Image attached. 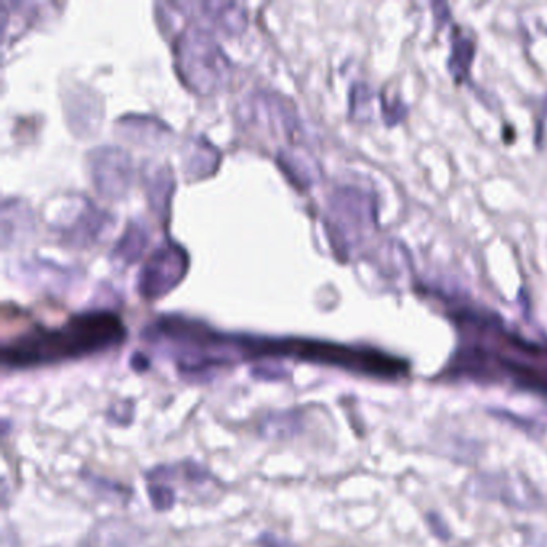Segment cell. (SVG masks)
Segmentation results:
<instances>
[{
  "label": "cell",
  "instance_id": "6da1fadb",
  "mask_svg": "<svg viewBox=\"0 0 547 547\" xmlns=\"http://www.w3.org/2000/svg\"><path fill=\"white\" fill-rule=\"evenodd\" d=\"M125 336L127 329L116 313L82 312L61 326H37L3 343L2 365L8 369H29L79 360L119 345Z\"/></svg>",
  "mask_w": 547,
  "mask_h": 547
},
{
  "label": "cell",
  "instance_id": "7a4b0ae2",
  "mask_svg": "<svg viewBox=\"0 0 547 547\" xmlns=\"http://www.w3.org/2000/svg\"><path fill=\"white\" fill-rule=\"evenodd\" d=\"M173 58L182 82L195 94H214L230 79L228 58L215 39L197 24H188L178 32Z\"/></svg>",
  "mask_w": 547,
  "mask_h": 547
},
{
  "label": "cell",
  "instance_id": "3957f363",
  "mask_svg": "<svg viewBox=\"0 0 547 547\" xmlns=\"http://www.w3.org/2000/svg\"><path fill=\"white\" fill-rule=\"evenodd\" d=\"M190 255L183 246L167 239L148 255L138 273L137 288L144 299H159L185 278Z\"/></svg>",
  "mask_w": 547,
  "mask_h": 547
},
{
  "label": "cell",
  "instance_id": "277c9868",
  "mask_svg": "<svg viewBox=\"0 0 547 547\" xmlns=\"http://www.w3.org/2000/svg\"><path fill=\"white\" fill-rule=\"evenodd\" d=\"M92 183L101 196L119 200L133 180L132 159L119 147H98L87 153Z\"/></svg>",
  "mask_w": 547,
  "mask_h": 547
},
{
  "label": "cell",
  "instance_id": "5b68a950",
  "mask_svg": "<svg viewBox=\"0 0 547 547\" xmlns=\"http://www.w3.org/2000/svg\"><path fill=\"white\" fill-rule=\"evenodd\" d=\"M202 21L212 24L226 34H238L246 28L248 13L239 2H186Z\"/></svg>",
  "mask_w": 547,
  "mask_h": 547
},
{
  "label": "cell",
  "instance_id": "8992f818",
  "mask_svg": "<svg viewBox=\"0 0 547 547\" xmlns=\"http://www.w3.org/2000/svg\"><path fill=\"white\" fill-rule=\"evenodd\" d=\"M302 414L295 409L272 411L259 422L257 432L265 440H289L302 432Z\"/></svg>",
  "mask_w": 547,
  "mask_h": 547
},
{
  "label": "cell",
  "instance_id": "52a82bcc",
  "mask_svg": "<svg viewBox=\"0 0 547 547\" xmlns=\"http://www.w3.org/2000/svg\"><path fill=\"white\" fill-rule=\"evenodd\" d=\"M171 478L172 471L169 466L154 467L147 473L148 500L156 512H167L175 506V490L167 483Z\"/></svg>",
  "mask_w": 547,
  "mask_h": 547
},
{
  "label": "cell",
  "instance_id": "ba28073f",
  "mask_svg": "<svg viewBox=\"0 0 547 547\" xmlns=\"http://www.w3.org/2000/svg\"><path fill=\"white\" fill-rule=\"evenodd\" d=\"M148 244V233L138 222H130L127 228L124 230L118 244L111 253V259L122 265L132 264L143 254Z\"/></svg>",
  "mask_w": 547,
  "mask_h": 547
},
{
  "label": "cell",
  "instance_id": "9c48e42d",
  "mask_svg": "<svg viewBox=\"0 0 547 547\" xmlns=\"http://www.w3.org/2000/svg\"><path fill=\"white\" fill-rule=\"evenodd\" d=\"M220 161V153L204 140H195L190 143V151L185 154V171L191 178L207 177L215 171Z\"/></svg>",
  "mask_w": 547,
  "mask_h": 547
},
{
  "label": "cell",
  "instance_id": "30bf717a",
  "mask_svg": "<svg viewBox=\"0 0 547 547\" xmlns=\"http://www.w3.org/2000/svg\"><path fill=\"white\" fill-rule=\"evenodd\" d=\"M278 164L281 171L300 190L310 186V183L313 182V167L310 166L308 159L302 158V151L299 147H294V149H281L278 154Z\"/></svg>",
  "mask_w": 547,
  "mask_h": 547
},
{
  "label": "cell",
  "instance_id": "8fae6325",
  "mask_svg": "<svg viewBox=\"0 0 547 547\" xmlns=\"http://www.w3.org/2000/svg\"><path fill=\"white\" fill-rule=\"evenodd\" d=\"M173 188V177L169 169H159L149 178L148 196L151 201V206L156 207V211L166 212L169 197L172 195Z\"/></svg>",
  "mask_w": 547,
  "mask_h": 547
},
{
  "label": "cell",
  "instance_id": "7c38bea8",
  "mask_svg": "<svg viewBox=\"0 0 547 547\" xmlns=\"http://www.w3.org/2000/svg\"><path fill=\"white\" fill-rule=\"evenodd\" d=\"M120 122L124 124L122 130L129 137L138 138V135H142V143H149L148 140H158L169 132L166 125H161L158 119L151 118H125Z\"/></svg>",
  "mask_w": 547,
  "mask_h": 547
},
{
  "label": "cell",
  "instance_id": "4fadbf2b",
  "mask_svg": "<svg viewBox=\"0 0 547 547\" xmlns=\"http://www.w3.org/2000/svg\"><path fill=\"white\" fill-rule=\"evenodd\" d=\"M257 546L259 547H299L297 544H294L292 541L281 538V536L275 535L273 531H265L257 538Z\"/></svg>",
  "mask_w": 547,
  "mask_h": 547
},
{
  "label": "cell",
  "instance_id": "5bb4252c",
  "mask_svg": "<svg viewBox=\"0 0 547 547\" xmlns=\"http://www.w3.org/2000/svg\"><path fill=\"white\" fill-rule=\"evenodd\" d=\"M132 366L137 371H144L149 366V361H148V358L140 355V353H135V355L132 356Z\"/></svg>",
  "mask_w": 547,
  "mask_h": 547
}]
</instances>
